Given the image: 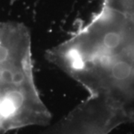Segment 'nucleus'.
<instances>
[{"instance_id": "nucleus-1", "label": "nucleus", "mask_w": 134, "mask_h": 134, "mask_svg": "<svg viewBox=\"0 0 134 134\" xmlns=\"http://www.w3.org/2000/svg\"><path fill=\"white\" fill-rule=\"evenodd\" d=\"M46 58L90 96L110 100L134 121V14L102 5Z\"/></svg>"}, {"instance_id": "nucleus-2", "label": "nucleus", "mask_w": 134, "mask_h": 134, "mask_svg": "<svg viewBox=\"0 0 134 134\" xmlns=\"http://www.w3.org/2000/svg\"><path fill=\"white\" fill-rule=\"evenodd\" d=\"M51 119L34 81L29 29L0 22V134L46 126Z\"/></svg>"}, {"instance_id": "nucleus-3", "label": "nucleus", "mask_w": 134, "mask_h": 134, "mask_svg": "<svg viewBox=\"0 0 134 134\" xmlns=\"http://www.w3.org/2000/svg\"><path fill=\"white\" fill-rule=\"evenodd\" d=\"M132 123L128 115L103 97L90 96L42 134H109Z\"/></svg>"}]
</instances>
